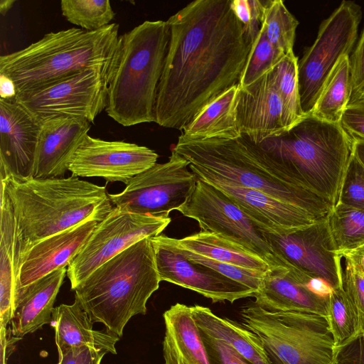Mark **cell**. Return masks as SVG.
I'll return each mask as SVG.
<instances>
[{
	"label": "cell",
	"instance_id": "obj_1",
	"mask_svg": "<svg viewBox=\"0 0 364 364\" xmlns=\"http://www.w3.org/2000/svg\"><path fill=\"white\" fill-rule=\"evenodd\" d=\"M166 21L170 39L154 122L182 130L205 105L239 85L253 42L231 0H196Z\"/></svg>",
	"mask_w": 364,
	"mask_h": 364
},
{
	"label": "cell",
	"instance_id": "obj_2",
	"mask_svg": "<svg viewBox=\"0 0 364 364\" xmlns=\"http://www.w3.org/2000/svg\"><path fill=\"white\" fill-rule=\"evenodd\" d=\"M172 151L189 162L198 178L259 191L318 219L327 217L334 207L327 199L300 187L284 161L243 135L234 139H178Z\"/></svg>",
	"mask_w": 364,
	"mask_h": 364
},
{
	"label": "cell",
	"instance_id": "obj_3",
	"mask_svg": "<svg viewBox=\"0 0 364 364\" xmlns=\"http://www.w3.org/2000/svg\"><path fill=\"white\" fill-rule=\"evenodd\" d=\"M16 221V261L35 244L87 219L102 220L113 208L105 186L69 177L1 178Z\"/></svg>",
	"mask_w": 364,
	"mask_h": 364
},
{
	"label": "cell",
	"instance_id": "obj_4",
	"mask_svg": "<svg viewBox=\"0 0 364 364\" xmlns=\"http://www.w3.org/2000/svg\"><path fill=\"white\" fill-rule=\"evenodd\" d=\"M170 39L167 21H145L119 35L107 77L105 111L124 127L155 122Z\"/></svg>",
	"mask_w": 364,
	"mask_h": 364
},
{
	"label": "cell",
	"instance_id": "obj_5",
	"mask_svg": "<svg viewBox=\"0 0 364 364\" xmlns=\"http://www.w3.org/2000/svg\"><path fill=\"white\" fill-rule=\"evenodd\" d=\"M119 26L112 23L92 31L71 28L50 32L27 47L0 56V75L15 85L16 94L41 87L87 69L108 74Z\"/></svg>",
	"mask_w": 364,
	"mask_h": 364
},
{
	"label": "cell",
	"instance_id": "obj_6",
	"mask_svg": "<svg viewBox=\"0 0 364 364\" xmlns=\"http://www.w3.org/2000/svg\"><path fill=\"white\" fill-rule=\"evenodd\" d=\"M146 237L97 268L75 289L91 321L119 337L129 319L146 314V303L159 287L154 248Z\"/></svg>",
	"mask_w": 364,
	"mask_h": 364
},
{
	"label": "cell",
	"instance_id": "obj_7",
	"mask_svg": "<svg viewBox=\"0 0 364 364\" xmlns=\"http://www.w3.org/2000/svg\"><path fill=\"white\" fill-rule=\"evenodd\" d=\"M353 144L339 123L306 114L284 133L259 145L285 161L299 186L335 206Z\"/></svg>",
	"mask_w": 364,
	"mask_h": 364
},
{
	"label": "cell",
	"instance_id": "obj_8",
	"mask_svg": "<svg viewBox=\"0 0 364 364\" xmlns=\"http://www.w3.org/2000/svg\"><path fill=\"white\" fill-rule=\"evenodd\" d=\"M242 324L261 340L274 364H333L336 344L324 316L269 311L254 302L240 311Z\"/></svg>",
	"mask_w": 364,
	"mask_h": 364
},
{
	"label": "cell",
	"instance_id": "obj_9",
	"mask_svg": "<svg viewBox=\"0 0 364 364\" xmlns=\"http://www.w3.org/2000/svg\"><path fill=\"white\" fill-rule=\"evenodd\" d=\"M360 19V7L354 2L343 1L321 23L314 43L298 61L300 102L305 115L311 113L338 60L352 51Z\"/></svg>",
	"mask_w": 364,
	"mask_h": 364
},
{
	"label": "cell",
	"instance_id": "obj_10",
	"mask_svg": "<svg viewBox=\"0 0 364 364\" xmlns=\"http://www.w3.org/2000/svg\"><path fill=\"white\" fill-rule=\"evenodd\" d=\"M171 221L170 216L139 214L113 207L68 266L71 289L75 290L97 268L130 246L161 235Z\"/></svg>",
	"mask_w": 364,
	"mask_h": 364
},
{
	"label": "cell",
	"instance_id": "obj_11",
	"mask_svg": "<svg viewBox=\"0 0 364 364\" xmlns=\"http://www.w3.org/2000/svg\"><path fill=\"white\" fill-rule=\"evenodd\" d=\"M189 165L171 150L168 161L156 163L134 177L121 193H109V200L114 207L124 211L169 216L185 203L198 181Z\"/></svg>",
	"mask_w": 364,
	"mask_h": 364
},
{
	"label": "cell",
	"instance_id": "obj_12",
	"mask_svg": "<svg viewBox=\"0 0 364 364\" xmlns=\"http://www.w3.org/2000/svg\"><path fill=\"white\" fill-rule=\"evenodd\" d=\"M177 210L197 221L201 231L218 234L252 251L270 269L287 267L247 216L223 192L200 178Z\"/></svg>",
	"mask_w": 364,
	"mask_h": 364
},
{
	"label": "cell",
	"instance_id": "obj_13",
	"mask_svg": "<svg viewBox=\"0 0 364 364\" xmlns=\"http://www.w3.org/2000/svg\"><path fill=\"white\" fill-rule=\"evenodd\" d=\"M107 74L87 69L36 89L17 93L15 99L41 122L55 116L85 118L90 123L107 105Z\"/></svg>",
	"mask_w": 364,
	"mask_h": 364
},
{
	"label": "cell",
	"instance_id": "obj_14",
	"mask_svg": "<svg viewBox=\"0 0 364 364\" xmlns=\"http://www.w3.org/2000/svg\"><path fill=\"white\" fill-rule=\"evenodd\" d=\"M289 269H295L330 289L343 286L341 257L336 252L328 218L281 235L261 232Z\"/></svg>",
	"mask_w": 364,
	"mask_h": 364
},
{
	"label": "cell",
	"instance_id": "obj_15",
	"mask_svg": "<svg viewBox=\"0 0 364 364\" xmlns=\"http://www.w3.org/2000/svg\"><path fill=\"white\" fill-rule=\"evenodd\" d=\"M152 149L124 141H106L87 134L68 166L77 177H101L107 182L126 185L156 164Z\"/></svg>",
	"mask_w": 364,
	"mask_h": 364
},
{
	"label": "cell",
	"instance_id": "obj_16",
	"mask_svg": "<svg viewBox=\"0 0 364 364\" xmlns=\"http://www.w3.org/2000/svg\"><path fill=\"white\" fill-rule=\"evenodd\" d=\"M41 122L15 98H0V175L32 177Z\"/></svg>",
	"mask_w": 364,
	"mask_h": 364
},
{
	"label": "cell",
	"instance_id": "obj_17",
	"mask_svg": "<svg viewBox=\"0 0 364 364\" xmlns=\"http://www.w3.org/2000/svg\"><path fill=\"white\" fill-rule=\"evenodd\" d=\"M151 244L161 282H168L194 291L213 303H233L240 299L253 296L255 292L209 267L189 261L174 250L152 242Z\"/></svg>",
	"mask_w": 364,
	"mask_h": 364
},
{
	"label": "cell",
	"instance_id": "obj_18",
	"mask_svg": "<svg viewBox=\"0 0 364 364\" xmlns=\"http://www.w3.org/2000/svg\"><path fill=\"white\" fill-rule=\"evenodd\" d=\"M237 120L241 134L257 144L287 131L273 68L248 86L239 87Z\"/></svg>",
	"mask_w": 364,
	"mask_h": 364
},
{
	"label": "cell",
	"instance_id": "obj_19",
	"mask_svg": "<svg viewBox=\"0 0 364 364\" xmlns=\"http://www.w3.org/2000/svg\"><path fill=\"white\" fill-rule=\"evenodd\" d=\"M198 178L226 195L260 232L281 235L320 220L303 209L259 191L231 185L212 178Z\"/></svg>",
	"mask_w": 364,
	"mask_h": 364
},
{
	"label": "cell",
	"instance_id": "obj_20",
	"mask_svg": "<svg viewBox=\"0 0 364 364\" xmlns=\"http://www.w3.org/2000/svg\"><path fill=\"white\" fill-rule=\"evenodd\" d=\"M314 280L295 269L277 267L267 270L254 303L269 311H298L328 315V294L316 290Z\"/></svg>",
	"mask_w": 364,
	"mask_h": 364
},
{
	"label": "cell",
	"instance_id": "obj_21",
	"mask_svg": "<svg viewBox=\"0 0 364 364\" xmlns=\"http://www.w3.org/2000/svg\"><path fill=\"white\" fill-rule=\"evenodd\" d=\"M90 127L86 119L71 116L42 121L32 177H63Z\"/></svg>",
	"mask_w": 364,
	"mask_h": 364
},
{
	"label": "cell",
	"instance_id": "obj_22",
	"mask_svg": "<svg viewBox=\"0 0 364 364\" xmlns=\"http://www.w3.org/2000/svg\"><path fill=\"white\" fill-rule=\"evenodd\" d=\"M99 222L95 218L87 219L35 244L21 260L18 289L68 267L82 249Z\"/></svg>",
	"mask_w": 364,
	"mask_h": 364
},
{
	"label": "cell",
	"instance_id": "obj_23",
	"mask_svg": "<svg viewBox=\"0 0 364 364\" xmlns=\"http://www.w3.org/2000/svg\"><path fill=\"white\" fill-rule=\"evenodd\" d=\"M67 275V269H57L27 287L18 289L11 333L22 338L50 324L55 299Z\"/></svg>",
	"mask_w": 364,
	"mask_h": 364
},
{
	"label": "cell",
	"instance_id": "obj_24",
	"mask_svg": "<svg viewBox=\"0 0 364 364\" xmlns=\"http://www.w3.org/2000/svg\"><path fill=\"white\" fill-rule=\"evenodd\" d=\"M165 364H210L207 350L191 314V306L176 303L164 314Z\"/></svg>",
	"mask_w": 364,
	"mask_h": 364
},
{
	"label": "cell",
	"instance_id": "obj_25",
	"mask_svg": "<svg viewBox=\"0 0 364 364\" xmlns=\"http://www.w3.org/2000/svg\"><path fill=\"white\" fill-rule=\"evenodd\" d=\"M93 323L78 301L55 307L50 326L55 331L58 351L88 346L117 354L115 344L120 337L107 331L95 330Z\"/></svg>",
	"mask_w": 364,
	"mask_h": 364
},
{
	"label": "cell",
	"instance_id": "obj_26",
	"mask_svg": "<svg viewBox=\"0 0 364 364\" xmlns=\"http://www.w3.org/2000/svg\"><path fill=\"white\" fill-rule=\"evenodd\" d=\"M238 92L239 85H234L205 105L184 127L178 139L201 141L241 136L237 120Z\"/></svg>",
	"mask_w": 364,
	"mask_h": 364
},
{
	"label": "cell",
	"instance_id": "obj_27",
	"mask_svg": "<svg viewBox=\"0 0 364 364\" xmlns=\"http://www.w3.org/2000/svg\"><path fill=\"white\" fill-rule=\"evenodd\" d=\"M0 327L7 328L14 317L19 269L16 261V221L10 199L1 186Z\"/></svg>",
	"mask_w": 364,
	"mask_h": 364
},
{
	"label": "cell",
	"instance_id": "obj_28",
	"mask_svg": "<svg viewBox=\"0 0 364 364\" xmlns=\"http://www.w3.org/2000/svg\"><path fill=\"white\" fill-rule=\"evenodd\" d=\"M191 311L201 333L229 344L252 364H272L261 340L243 325L200 305L191 306Z\"/></svg>",
	"mask_w": 364,
	"mask_h": 364
},
{
	"label": "cell",
	"instance_id": "obj_29",
	"mask_svg": "<svg viewBox=\"0 0 364 364\" xmlns=\"http://www.w3.org/2000/svg\"><path fill=\"white\" fill-rule=\"evenodd\" d=\"M159 237L168 245L221 262L262 272L270 269L269 264L252 251L215 233L200 230L181 239L164 235Z\"/></svg>",
	"mask_w": 364,
	"mask_h": 364
},
{
	"label": "cell",
	"instance_id": "obj_30",
	"mask_svg": "<svg viewBox=\"0 0 364 364\" xmlns=\"http://www.w3.org/2000/svg\"><path fill=\"white\" fill-rule=\"evenodd\" d=\"M350 96L349 55H346L331 71L310 114L324 122L340 123Z\"/></svg>",
	"mask_w": 364,
	"mask_h": 364
},
{
	"label": "cell",
	"instance_id": "obj_31",
	"mask_svg": "<svg viewBox=\"0 0 364 364\" xmlns=\"http://www.w3.org/2000/svg\"><path fill=\"white\" fill-rule=\"evenodd\" d=\"M327 218L339 255L364 245V210L337 203Z\"/></svg>",
	"mask_w": 364,
	"mask_h": 364
},
{
	"label": "cell",
	"instance_id": "obj_32",
	"mask_svg": "<svg viewBox=\"0 0 364 364\" xmlns=\"http://www.w3.org/2000/svg\"><path fill=\"white\" fill-rule=\"evenodd\" d=\"M273 73L283 102L284 125L287 130L305 116L301 109L299 91L298 58L293 50L287 53L273 68Z\"/></svg>",
	"mask_w": 364,
	"mask_h": 364
},
{
	"label": "cell",
	"instance_id": "obj_33",
	"mask_svg": "<svg viewBox=\"0 0 364 364\" xmlns=\"http://www.w3.org/2000/svg\"><path fill=\"white\" fill-rule=\"evenodd\" d=\"M298 25L283 1H266L262 27L276 50L284 55L293 50Z\"/></svg>",
	"mask_w": 364,
	"mask_h": 364
},
{
	"label": "cell",
	"instance_id": "obj_34",
	"mask_svg": "<svg viewBox=\"0 0 364 364\" xmlns=\"http://www.w3.org/2000/svg\"><path fill=\"white\" fill-rule=\"evenodd\" d=\"M326 318L336 347L360 333L356 310L343 287L330 290Z\"/></svg>",
	"mask_w": 364,
	"mask_h": 364
},
{
	"label": "cell",
	"instance_id": "obj_35",
	"mask_svg": "<svg viewBox=\"0 0 364 364\" xmlns=\"http://www.w3.org/2000/svg\"><path fill=\"white\" fill-rule=\"evenodd\" d=\"M60 9L67 21L87 31L109 25L115 16L109 0H62Z\"/></svg>",
	"mask_w": 364,
	"mask_h": 364
},
{
	"label": "cell",
	"instance_id": "obj_36",
	"mask_svg": "<svg viewBox=\"0 0 364 364\" xmlns=\"http://www.w3.org/2000/svg\"><path fill=\"white\" fill-rule=\"evenodd\" d=\"M150 240L154 243L183 255L186 258L193 263L209 267L228 278L244 284L255 292L259 289L266 272L256 269H246L203 257L188 250L168 245L162 241L159 235L151 237Z\"/></svg>",
	"mask_w": 364,
	"mask_h": 364
},
{
	"label": "cell",
	"instance_id": "obj_37",
	"mask_svg": "<svg viewBox=\"0 0 364 364\" xmlns=\"http://www.w3.org/2000/svg\"><path fill=\"white\" fill-rule=\"evenodd\" d=\"M284 55L270 43L261 26L247 57L239 87H244L252 84L272 69Z\"/></svg>",
	"mask_w": 364,
	"mask_h": 364
},
{
	"label": "cell",
	"instance_id": "obj_38",
	"mask_svg": "<svg viewBox=\"0 0 364 364\" xmlns=\"http://www.w3.org/2000/svg\"><path fill=\"white\" fill-rule=\"evenodd\" d=\"M337 203L364 210V166L353 153L342 180Z\"/></svg>",
	"mask_w": 364,
	"mask_h": 364
},
{
	"label": "cell",
	"instance_id": "obj_39",
	"mask_svg": "<svg viewBox=\"0 0 364 364\" xmlns=\"http://www.w3.org/2000/svg\"><path fill=\"white\" fill-rule=\"evenodd\" d=\"M266 1L232 0L231 8L242 24L246 35L254 42L260 28L264 16Z\"/></svg>",
	"mask_w": 364,
	"mask_h": 364
},
{
	"label": "cell",
	"instance_id": "obj_40",
	"mask_svg": "<svg viewBox=\"0 0 364 364\" xmlns=\"http://www.w3.org/2000/svg\"><path fill=\"white\" fill-rule=\"evenodd\" d=\"M343 286L356 310L360 333H364V274L348 259L343 272Z\"/></svg>",
	"mask_w": 364,
	"mask_h": 364
},
{
	"label": "cell",
	"instance_id": "obj_41",
	"mask_svg": "<svg viewBox=\"0 0 364 364\" xmlns=\"http://www.w3.org/2000/svg\"><path fill=\"white\" fill-rule=\"evenodd\" d=\"M350 96L348 105L364 101V29L350 58Z\"/></svg>",
	"mask_w": 364,
	"mask_h": 364
},
{
	"label": "cell",
	"instance_id": "obj_42",
	"mask_svg": "<svg viewBox=\"0 0 364 364\" xmlns=\"http://www.w3.org/2000/svg\"><path fill=\"white\" fill-rule=\"evenodd\" d=\"M210 364H252L229 344L201 333Z\"/></svg>",
	"mask_w": 364,
	"mask_h": 364
},
{
	"label": "cell",
	"instance_id": "obj_43",
	"mask_svg": "<svg viewBox=\"0 0 364 364\" xmlns=\"http://www.w3.org/2000/svg\"><path fill=\"white\" fill-rule=\"evenodd\" d=\"M57 364H100L106 350L84 346L58 350Z\"/></svg>",
	"mask_w": 364,
	"mask_h": 364
},
{
	"label": "cell",
	"instance_id": "obj_44",
	"mask_svg": "<svg viewBox=\"0 0 364 364\" xmlns=\"http://www.w3.org/2000/svg\"><path fill=\"white\" fill-rule=\"evenodd\" d=\"M339 124L352 140H364V101L348 105Z\"/></svg>",
	"mask_w": 364,
	"mask_h": 364
},
{
	"label": "cell",
	"instance_id": "obj_45",
	"mask_svg": "<svg viewBox=\"0 0 364 364\" xmlns=\"http://www.w3.org/2000/svg\"><path fill=\"white\" fill-rule=\"evenodd\" d=\"M333 364H364V333L336 347Z\"/></svg>",
	"mask_w": 364,
	"mask_h": 364
},
{
	"label": "cell",
	"instance_id": "obj_46",
	"mask_svg": "<svg viewBox=\"0 0 364 364\" xmlns=\"http://www.w3.org/2000/svg\"><path fill=\"white\" fill-rule=\"evenodd\" d=\"M11 330L0 327V364H6L8 357L12 353L14 344L21 338L11 334Z\"/></svg>",
	"mask_w": 364,
	"mask_h": 364
},
{
	"label": "cell",
	"instance_id": "obj_47",
	"mask_svg": "<svg viewBox=\"0 0 364 364\" xmlns=\"http://www.w3.org/2000/svg\"><path fill=\"white\" fill-rule=\"evenodd\" d=\"M340 256L351 262L364 274V245L353 250L342 252Z\"/></svg>",
	"mask_w": 364,
	"mask_h": 364
},
{
	"label": "cell",
	"instance_id": "obj_48",
	"mask_svg": "<svg viewBox=\"0 0 364 364\" xmlns=\"http://www.w3.org/2000/svg\"><path fill=\"white\" fill-rule=\"evenodd\" d=\"M16 90L15 85L9 77L0 75V97L2 99L10 100L15 98Z\"/></svg>",
	"mask_w": 364,
	"mask_h": 364
},
{
	"label": "cell",
	"instance_id": "obj_49",
	"mask_svg": "<svg viewBox=\"0 0 364 364\" xmlns=\"http://www.w3.org/2000/svg\"><path fill=\"white\" fill-rule=\"evenodd\" d=\"M353 153L364 166V140H353Z\"/></svg>",
	"mask_w": 364,
	"mask_h": 364
},
{
	"label": "cell",
	"instance_id": "obj_50",
	"mask_svg": "<svg viewBox=\"0 0 364 364\" xmlns=\"http://www.w3.org/2000/svg\"><path fill=\"white\" fill-rule=\"evenodd\" d=\"M16 1L14 0H1L0 1V13L2 16L6 14V13L11 9Z\"/></svg>",
	"mask_w": 364,
	"mask_h": 364
}]
</instances>
